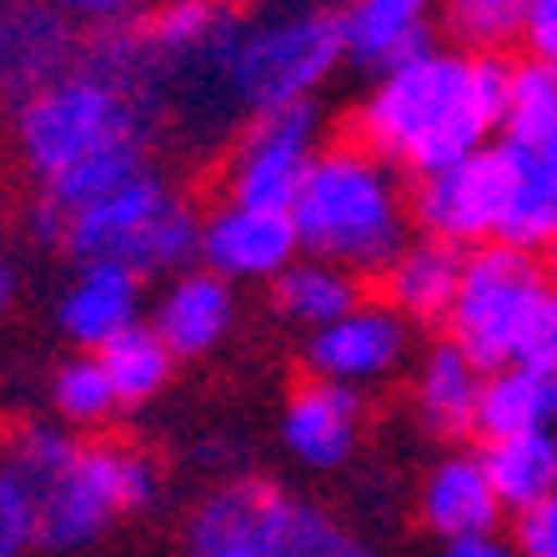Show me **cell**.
Wrapping results in <instances>:
<instances>
[{
  "label": "cell",
  "instance_id": "obj_31",
  "mask_svg": "<svg viewBox=\"0 0 557 557\" xmlns=\"http://www.w3.org/2000/svg\"><path fill=\"white\" fill-rule=\"evenodd\" d=\"M532 0H447V30L482 55H497L507 40L528 36Z\"/></svg>",
  "mask_w": 557,
  "mask_h": 557
},
{
  "label": "cell",
  "instance_id": "obj_19",
  "mask_svg": "<svg viewBox=\"0 0 557 557\" xmlns=\"http://www.w3.org/2000/svg\"><path fill=\"white\" fill-rule=\"evenodd\" d=\"M236 322V297L216 272H191L171 286L156 307V332L176 357L211 351Z\"/></svg>",
  "mask_w": 557,
  "mask_h": 557
},
{
  "label": "cell",
  "instance_id": "obj_12",
  "mask_svg": "<svg viewBox=\"0 0 557 557\" xmlns=\"http://www.w3.org/2000/svg\"><path fill=\"white\" fill-rule=\"evenodd\" d=\"M357 428H362V397H357V387L322 382V376L301 382L282 417L286 447L311 467L347 462V453L357 447Z\"/></svg>",
  "mask_w": 557,
  "mask_h": 557
},
{
  "label": "cell",
  "instance_id": "obj_38",
  "mask_svg": "<svg viewBox=\"0 0 557 557\" xmlns=\"http://www.w3.org/2000/svg\"><path fill=\"white\" fill-rule=\"evenodd\" d=\"M447 557H512V547L497 543L493 532H482V537H457V543H447Z\"/></svg>",
  "mask_w": 557,
  "mask_h": 557
},
{
  "label": "cell",
  "instance_id": "obj_36",
  "mask_svg": "<svg viewBox=\"0 0 557 557\" xmlns=\"http://www.w3.org/2000/svg\"><path fill=\"white\" fill-rule=\"evenodd\" d=\"M518 553L522 557H557V497L518 512Z\"/></svg>",
  "mask_w": 557,
  "mask_h": 557
},
{
  "label": "cell",
  "instance_id": "obj_33",
  "mask_svg": "<svg viewBox=\"0 0 557 557\" xmlns=\"http://www.w3.org/2000/svg\"><path fill=\"white\" fill-rule=\"evenodd\" d=\"M55 407L65 422H106L116 412V387L111 372L101 367V357H76L55 372Z\"/></svg>",
  "mask_w": 557,
  "mask_h": 557
},
{
  "label": "cell",
  "instance_id": "obj_23",
  "mask_svg": "<svg viewBox=\"0 0 557 557\" xmlns=\"http://www.w3.org/2000/svg\"><path fill=\"white\" fill-rule=\"evenodd\" d=\"M482 467H487L503 507L528 512V507L557 497V432H522V437L487 442Z\"/></svg>",
  "mask_w": 557,
  "mask_h": 557
},
{
  "label": "cell",
  "instance_id": "obj_5",
  "mask_svg": "<svg viewBox=\"0 0 557 557\" xmlns=\"http://www.w3.org/2000/svg\"><path fill=\"white\" fill-rule=\"evenodd\" d=\"M547 276L537 267V257L528 251H512L503 242L493 247H478L462 267V292H457L453 307V342L472 357V362L487 372H503V367L518 362L522 332L537 317V307L547 301Z\"/></svg>",
  "mask_w": 557,
  "mask_h": 557
},
{
  "label": "cell",
  "instance_id": "obj_7",
  "mask_svg": "<svg viewBox=\"0 0 557 557\" xmlns=\"http://www.w3.org/2000/svg\"><path fill=\"white\" fill-rule=\"evenodd\" d=\"M518 186V161H512V146H482L467 161L437 171V176H422L412 196V211L422 221V232L437 236V242H453V247H478L487 236H497L507 211V196Z\"/></svg>",
  "mask_w": 557,
  "mask_h": 557
},
{
  "label": "cell",
  "instance_id": "obj_27",
  "mask_svg": "<svg viewBox=\"0 0 557 557\" xmlns=\"http://www.w3.org/2000/svg\"><path fill=\"white\" fill-rule=\"evenodd\" d=\"M96 357H101V367L111 372V387H116L121 407H141L146 397H156V392L166 387L171 362H176V351L161 342V332L141 326V322L126 326L121 337H111Z\"/></svg>",
  "mask_w": 557,
  "mask_h": 557
},
{
  "label": "cell",
  "instance_id": "obj_4",
  "mask_svg": "<svg viewBox=\"0 0 557 557\" xmlns=\"http://www.w3.org/2000/svg\"><path fill=\"white\" fill-rule=\"evenodd\" d=\"M121 136H146V106H136L111 81L91 76L86 65L40 86L30 101H21V116H15L21 156L46 186L76 166L81 156L101 151Z\"/></svg>",
  "mask_w": 557,
  "mask_h": 557
},
{
  "label": "cell",
  "instance_id": "obj_32",
  "mask_svg": "<svg viewBox=\"0 0 557 557\" xmlns=\"http://www.w3.org/2000/svg\"><path fill=\"white\" fill-rule=\"evenodd\" d=\"M76 457H81L76 437H65L61 428H21L11 437V447H5V467H11L36 497L51 493L55 482L76 467Z\"/></svg>",
  "mask_w": 557,
  "mask_h": 557
},
{
  "label": "cell",
  "instance_id": "obj_8",
  "mask_svg": "<svg viewBox=\"0 0 557 557\" xmlns=\"http://www.w3.org/2000/svg\"><path fill=\"white\" fill-rule=\"evenodd\" d=\"M311 166H317V111L311 106L267 111L236 141L232 166H226V196L236 207L292 211Z\"/></svg>",
  "mask_w": 557,
  "mask_h": 557
},
{
  "label": "cell",
  "instance_id": "obj_21",
  "mask_svg": "<svg viewBox=\"0 0 557 557\" xmlns=\"http://www.w3.org/2000/svg\"><path fill=\"white\" fill-rule=\"evenodd\" d=\"M553 422H557V372L512 362L487 376L482 417H478V428L487 432V442L522 437V432H553Z\"/></svg>",
  "mask_w": 557,
  "mask_h": 557
},
{
  "label": "cell",
  "instance_id": "obj_22",
  "mask_svg": "<svg viewBox=\"0 0 557 557\" xmlns=\"http://www.w3.org/2000/svg\"><path fill=\"white\" fill-rule=\"evenodd\" d=\"M512 161H518V186L507 196L497 242L512 251H528V257L557 251V171L528 146H512Z\"/></svg>",
  "mask_w": 557,
  "mask_h": 557
},
{
  "label": "cell",
  "instance_id": "obj_35",
  "mask_svg": "<svg viewBox=\"0 0 557 557\" xmlns=\"http://www.w3.org/2000/svg\"><path fill=\"white\" fill-rule=\"evenodd\" d=\"M518 367H543V372H557V292H547V301L537 307V317L528 322V332H522Z\"/></svg>",
  "mask_w": 557,
  "mask_h": 557
},
{
  "label": "cell",
  "instance_id": "obj_2",
  "mask_svg": "<svg viewBox=\"0 0 557 557\" xmlns=\"http://www.w3.org/2000/svg\"><path fill=\"white\" fill-rule=\"evenodd\" d=\"M301 247L347 272H387L407 251V216L387 166L367 146H332L317 156L297 207Z\"/></svg>",
  "mask_w": 557,
  "mask_h": 557
},
{
  "label": "cell",
  "instance_id": "obj_14",
  "mask_svg": "<svg viewBox=\"0 0 557 557\" xmlns=\"http://www.w3.org/2000/svg\"><path fill=\"white\" fill-rule=\"evenodd\" d=\"M342 40L351 61L372 71H397L432 51L428 40V0H351L342 11Z\"/></svg>",
  "mask_w": 557,
  "mask_h": 557
},
{
  "label": "cell",
  "instance_id": "obj_6",
  "mask_svg": "<svg viewBox=\"0 0 557 557\" xmlns=\"http://www.w3.org/2000/svg\"><path fill=\"white\" fill-rule=\"evenodd\" d=\"M156 467L131 447H81L76 467L40 497V543L55 553L96 543L121 512L146 507Z\"/></svg>",
  "mask_w": 557,
  "mask_h": 557
},
{
  "label": "cell",
  "instance_id": "obj_9",
  "mask_svg": "<svg viewBox=\"0 0 557 557\" xmlns=\"http://www.w3.org/2000/svg\"><path fill=\"white\" fill-rule=\"evenodd\" d=\"M407 357V322L397 307H357L342 322L311 332L307 342V367L322 382H342V387H362L387 376L392 367Z\"/></svg>",
  "mask_w": 557,
  "mask_h": 557
},
{
  "label": "cell",
  "instance_id": "obj_15",
  "mask_svg": "<svg viewBox=\"0 0 557 557\" xmlns=\"http://www.w3.org/2000/svg\"><path fill=\"white\" fill-rule=\"evenodd\" d=\"M136 311H141V276L126 261H86V272L61 301V326L81 347L101 351L111 337L136 326Z\"/></svg>",
  "mask_w": 557,
  "mask_h": 557
},
{
  "label": "cell",
  "instance_id": "obj_26",
  "mask_svg": "<svg viewBox=\"0 0 557 557\" xmlns=\"http://www.w3.org/2000/svg\"><path fill=\"white\" fill-rule=\"evenodd\" d=\"M232 30H236V15L226 0H166L146 21L141 36L156 55L186 61V55H211Z\"/></svg>",
  "mask_w": 557,
  "mask_h": 557
},
{
  "label": "cell",
  "instance_id": "obj_20",
  "mask_svg": "<svg viewBox=\"0 0 557 557\" xmlns=\"http://www.w3.org/2000/svg\"><path fill=\"white\" fill-rule=\"evenodd\" d=\"M482 367L457 342H437L417 376V412L437 437H467L482 417Z\"/></svg>",
  "mask_w": 557,
  "mask_h": 557
},
{
  "label": "cell",
  "instance_id": "obj_40",
  "mask_svg": "<svg viewBox=\"0 0 557 557\" xmlns=\"http://www.w3.org/2000/svg\"><path fill=\"white\" fill-rule=\"evenodd\" d=\"M11 301V267H5V251H0V307Z\"/></svg>",
  "mask_w": 557,
  "mask_h": 557
},
{
  "label": "cell",
  "instance_id": "obj_10",
  "mask_svg": "<svg viewBox=\"0 0 557 557\" xmlns=\"http://www.w3.org/2000/svg\"><path fill=\"white\" fill-rule=\"evenodd\" d=\"M297 251L301 236L292 211H261L226 201L201 232V257H207V267L221 282L226 276H242V282L282 276L286 267H297Z\"/></svg>",
  "mask_w": 557,
  "mask_h": 557
},
{
  "label": "cell",
  "instance_id": "obj_29",
  "mask_svg": "<svg viewBox=\"0 0 557 557\" xmlns=\"http://www.w3.org/2000/svg\"><path fill=\"white\" fill-rule=\"evenodd\" d=\"M201 221H196L191 207H182L176 196H171L166 207H161V216L146 226L136 242H131V251L121 261H126L136 276H151V272H182V267H191L196 257H201Z\"/></svg>",
  "mask_w": 557,
  "mask_h": 557
},
{
  "label": "cell",
  "instance_id": "obj_16",
  "mask_svg": "<svg viewBox=\"0 0 557 557\" xmlns=\"http://www.w3.org/2000/svg\"><path fill=\"white\" fill-rule=\"evenodd\" d=\"M171 196L161 186V176H136L131 186H121L116 196H106L96 207L76 211L71 216V232H65V251L81 261H121L131 251V242L161 216Z\"/></svg>",
  "mask_w": 557,
  "mask_h": 557
},
{
  "label": "cell",
  "instance_id": "obj_18",
  "mask_svg": "<svg viewBox=\"0 0 557 557\" xmlns=\"http://www.w3.org/2000/svg\"><path fill=\"white\" fill-rule=\"evenodd\" d=\"M422 518L432 532H442L447 543L457 537H482L493 532L503 518V497H497L493 478L482 457H447L428 478V493H422Z\"/></svg>",
  "mask_w": 557,
  "mask_h": 557
},
{
  "label": "cell",
  "instance_id": "obj_37",
  "mask_svg": "<svg viewBox=\"0 0 557 557\" xmlns=\"http://www.w3.org/2000/svg\"><path fill=\"white\" fill-rule=\"evenodd\" d=\"M537 61H553L557 65V0H532V15H528V36Z\"/></svg>",
  "mask_w": 557,
  "mask_h": 557
},
{
  "label": "cell",
  "instance_id": "obj_30",
  "mask_svg": "<svg viewBox=\"0 0 557 557\" xmlns=\"http://www.w3.org/2000/svg\"><path fill=\"white\" fill-rule=\"evenodd\" d=\"M272 557H367V553L326 512H317L307 503H292V497H276Z\"/></svg>",
  "mask_w": 557,
  "mask_h": 557
},
{
  "label": "cell",
  "instance_id": "obj_11",
  "mask_svg": "<svg viewBox=\"0 0 557 557\" xmlns=\"http://www.w3.org/2000/svg\"><path fill=\"white\" fill-rule=\"evenodd\" d=\"M76 36L65 15L36 0H5L0 5V96H36L55 76L71 71Z\"/></svg>",
  "mask_w": 557,
  "mask_h": 557
},
{
  "label": "cell",
  "instance_id": "obj_3",
  "mask_svg": "<svg viewBox=\"0 0 557 557\" xmlns=\"http://www.w3.org/2000/svg\"><path fill=\"white\" fill-rule=\"evenodd\" d=\"M342 55H347L342 11L301 5V11L267 15L257 26H236L207 61L232 86L236 101L267 116L286 106H307V96L337 71Z\"/></svg>",
  "mask_w": 557,
  "mask_h": 557
},
{
  "label": "cell",
  "instance_id": "obj_1",
  "mask_svg": "<svg viewBox=\"0 0 557 557\" xmlns=\"http://www.w3.org/2000/svg\"><path fill=\"white\" fill-rule=\"evenodd\" d=\"M507 91L512 65L503 55L428 51L382 76L351 121V136L376 161H403L417 176H437L487 146V131L503 126Z\"/></svg>",
  "mask_w": 557,
  "mask_h": 557
},
{
  "label": "cell",
  "instance_id": "obj_25",
  "mask_svg": "<svg viewBox=\"0 0 557 557\" xmlns=\"http://www.w3.org/2000/svg\"><path fill=\"white\" fill-rule=\"evenodd\" d=\"M136 176H146V136H121V141L101 146V151L81 156L71 171H61L46 196H51L65 216H76V211L96 207L106 196H116Z\"/></svg>",
  "mask_w": 557,
  "mask_h": 557
},
{
  "label": "cell",
  "instance_id": "obj_39",
  "mask_svg": "<svg viewBox=\"0 0 557 557\" xmlns=\"http://www.w3.org/2000/svg\"><path fill=\"white\" fill-rule=\"evenodd\" d=\"M71 15H86V21H121L131 11V0H61Z\"/></svg>",
  "mask_w": 557,
  "mask_h": 557
},
{
  "label": "cell",
  "instance_id": "obj_34",
  "mask_svg": "<svg viewBox=\"0 0 557 557\" xmlns=\"http://www.w3.org/2000/svg\"><path fill=\"white\" fill-rule=\"evenodd\" d=\"M40 537V497L0 467V557H21Z\"/></svg>",
  "mask_w": 557,
  "mask_h": 557
},
{
  "label": "cell",
  "instance_id": "obj_24",
  "mask_svg": "<svg viewBox=\"0 0 557 557\" xmlns=\"http://www.w3.org/2000/svg\"><path fill=\"white\" fill-rule=\"evenodd\" d=\"M276 307L292 322L322 332V326L342 322L347 311L362 307V282L347 272V267H332V261H297L276 276Z\"/></svg>",
  "mask_w": 557,
  "mask_h": 557
},
{
  "label": "cell",
  "instance_id": "obj_17",
  "mask_svg": "<svg viewBox=\"0 0 557 557\" xmlns=\"http://www.w3.org/2000/svg\"><path fill=\"white\" fill-rule=\"evenodd\" d=\"M462 267H467V257L453 242H437V236L417 242V247H407L403 257L382 272L387 307H397L403 317H417V322L453 317L457 292H462Z\"/></svg>",
  "mask_w": 557,
  "mask_h": 557
},
{
  "label": "cell",
  "instance_id": "obj_28",
  "mask_svg": "<svg viewBox=\"0 0 557 557\" xmlns=\"http://www.w3.org/2000/svg\"><path fill=\"white\" fill-rule=\"evenodd\" d=\"M503 131L512 146H547L557 136V65L553 61H522L512 65V91H507Z\"/></svg>",
  "mask_w": 557,
  "mask_h": 557
},
{
  "label": "cell",
  "instance_id": "obj_13",
  "mask_svg": "<svg viewBox=\"0 0 557 557\" xmlns=\"http://www.w3.org/2000/svg\"><path fill=\"white\" fill-rule=\"evenodd\" d=\"M272 482H232L221 487L191 522V553L196 557H272Z\"/></svg>",
  "mask_w": 557,
  "mask_h": 557
}]
</instances>
